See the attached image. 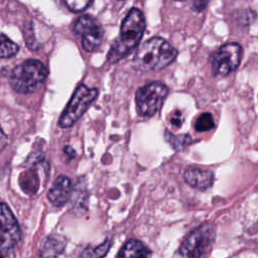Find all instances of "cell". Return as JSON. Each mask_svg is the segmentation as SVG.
Returning a JSON list of instances; mask_svg holds the SVG:
<instances>
[{
  "label": "cell",
  "instance_id": "cell-7",
  "mask_svg": "<svg viewBox=\"0 0 258 258\" xmlns=\"http://www.w3.org/2000/svg\"><path fill=\"white\" fill-rule=\"evenodd\" d=\"M242 47L237 42H229L222 45L211 55L213 74L216 77L228 76L240 64Z\"/></svg>",
  "mask_w": 258,
  "mask_h": 258
},
{
  "label": "cell",
  "instance_id": "cell-12",
  "mask_svg": "<svg viewBox=\"0 0 258 258\" xmlns=\"http://www.w3.org/2000/svg\"><path fill=\"white\" fill-rule=\"evenodd\" d=\"M152 255L151 250L136 239H130L118 252L116 258H150Z\"/></svg>",
  "mask_w": 258,
  "mask_h": 258
},
{
  "label": "cell",
  "instance_id": "cell-3",
  "mask_svg": "<svg viewBox=\"0 0 258 258\" xmlns=\"http://www.w3.org/2000/svg\"><path fill=\"white\" fill-rule=\"evenodd\" d=\"M47 69L37 59H27L16 66L9 77L11 88L21 94L32 93L44 82Z\"/></svg>",
  "mask_w": 258,
  "mask_h": 258
},
{
  "label": "cell",
  "instance_id": "cell-9",
  "mask_svg": "<svg viewBox=\"0 0 258 258\" xmlns=\"http://www.w3.org/2000/svg\"><path fill=\"white\" fill-rule=\"evenodd\" d=\"M20 238L21 232L16 218L6 204L0 203V253L13 250Z\"/></svg>",
  "mask_w": 258,
  "mask_h": 258
},
{
  "label": "cell",
  "instance_id": "cell-23",
  "mask_svg": "<svg viewBox=\"0 0 258 258\" xmlns=\"http://www.w3.org/2000/svg\"><path fill=\"white\" fill-rule=\"evenodd\" d=\"M0 258H3V254L2 253H0Z\"/></svg>",
  "mask_w": 258,
  "mask_h": 258
},
{
  "label": "cell",
  "instance_id": "cell-17",
  "mask_svg": "<svg viewBox=\"0 0 258 258\" xmlns=\"http://www.w3.org/2000/svg\"><path fill=\"white\" fill-rule=\"evenodd\" d=\"M215 127L213 115L211 113H203L198 117L195 123V129L198 132H206Z\"/></svg>",
  "mask_w": 258,
  "mask_h": 258
},
{
  "label": "cell",
  "instance_id": "cell-1",
  "mask_svg": "<svg viewBox=\"0 0 258 258\" xmlns=\"http://www.w3.org/2000/svg\"><path fill=\"white\" fill-rule=\"evenodd\" d=\"M145 31V19L143 13L132 8L122 21L119 37L112 44L108 60L116 62L128 55L140 42Z\"/></svg>",
  "mask_w": 258,
  "mask_h": 258
},
{
  "label": "cell",
  "instance_id": "cell-13",
  "mask_svg": "<svg viewBox=\"0 0 258 258\" xmlns=\"http://www.w3.org/2000/svg\"><path fill=\"white\" fill-rule=\"evenodd\" d=\"M66 247V240L58 235L46 237L40 248L39 258H57Z\"/></svg>",
  "mask_w": 258,
  "mask_h": 258
},
{
  "label": "cell",
  "instance_id": "cell-8",
  "mask_svg": "<svg viewBox=\"0 0 258 258\" xmlns=\"http://www.w3.org/2000/svg\"><path fill=\"white\" fill-rule=\"evenodd\" d=\"M73 30L81 38L83 48L88 52H92L100 46L104 35L102 25L91 15L79 17L74 24Z\"/></svg>",
  "mask_w": 258,
  "mask_h": 258
},
{
  "label": "cell",
  "instance_id": "cell-16",
  "mask_svg": "<svg viewBox=\"0 0 258 258\" xmlns=\"http://www.w3.org/2000/svg\"><path fill=\"white\" fill-rule=\"evenodd\" d=\"M165 140L173 147L174 150L178 151L187 146L191 142V138L187 134H182V135H174L167 130L165 131Z\"/></svg>",
  "mask_w": 258,
  "mask_h": 258
},
{
  "label": "cell",
  "instance_id": "cell-11",
  "mask_svg": "<svg viewBox=\"0 0 258 258\" xmlns=\"http://www.w3.org/2000/svg\"><path fill=\"white\" fill-rule=\"evenodd\" d=\"M183 178L191 187L205 190L212 186L214 182V172L209 169L188 167L183 173Z\"/></svg>",
  "mask_w": 258,
  "mask_h": 258
},
{
  "label": "cell",
  "instance_id": "cell-5",
  "mask_svg": "<svg viewBox=\"0 0 258 258\" xmlns=\"http://www.w3.org/2000/svg\"><path fill=\"white\" fill-rule=\"evenodd\" d=\"M97 96V89H91L85 85H79L60 115L58 120L59 127L69 128L73 126L85 114Z\"/></svg>",
  "mask_w": 258,
  "mask_h": 258
},
{
  "label": "cell",
  "instance_id": "cell-22",
  "mask_svg": "<svg viewBox=\"0 0 258 258\" xmlns=\"http://www.w3.org/2000/svg\"><path fill=\"white\" fill-rule=\"evenodd\" d=\"M63 152L68 155V157H70V158H74L75 156H76V151L74 150V148H72L71 146H66L64 148H63Z\"/></svg>",
  "mask_w": 258,
  "mask_h": 258
},
{
  "label": "cell",
  "instance_id": "cell-24",
  "mask_svg": "<svg viewBox=\"0 0 258 258\" xmlns=\"http://www.w3.org/2000/svg\"><path fill=\"white\" fill-rule=\"evenodd\" d=\"M178 1H181V0H178Z\"/></svg>",
  "mask_w": 258,
  "mask_h": 258
},
{
  "label": "cell",
  "instance_id": "cell-2",
  "mask_svg": "<svg viewBox=\"0 0 258 258\" xmlns=\"http://www.w3.org/2000/svg\"><path fill=\"white\" fill-rule=\"evenodd\" d=\"M176 55L177 50L169 42L161 37H152L138 47L133 66L139 72L161 70L171 63Z\"/></svg>",
  "mask_w": 258,
  "mask_h": 258
},
{
  "label": "cell",
  "instance_id": "cell-14",
  "mask_svg": "<svg viewBox=\"0 0 258 258\" xmlns=\"http://www.w3.org/2000/svg\"><path fill=\"white\" fill-rule=\"evenodd\" d=\"M19 50L18 45L8 38L5 34L0 33V57L7 58L14 56Z\"/></svg>",
  "mask_w": 258,
  "mask_h": 258
},
{
  "label": "cell",
  "instance_id": "cell-15",
  "mask_svg": "<svg viewBox=\"0 0 258 258\" xmlns=\"http://www.w3.org/2000/svg\"><path fill=\"white\" fill-rule=\"evenodd\" d=\"M111 241L107 240L104 241L102 244L96 247H87L83 253H82V258H103L109 251L111 247Z\"/></svg>",
  "mask_w": 258,
  "mask_h": 258
},
{
  "label": "cell",
  "instance_id": "cell-4",
  "mask_svg": "<svg viewBox=\"0 0 258 258\" xmlns=\"http://www.w3.org/2000/svg\"><path fill=\"white\" fill-rule=\"evenodd\" d=\"M215 240V229L207 223L196 228L183 240L173 258H202Z\"/></svg>",
  "mask_w": 258,
  "mask_h": 258
},
{
  "label": "cell",
  "instance_id": "cell-10",
  "mask_svg": "<svg viewBox=\"0 0 258 258\" xmlns=\"http://www.w3.org/2000/svg\"><path fill=\"white\" fill-rule=\"evenodd\" d=\"M72 192L73 184L71 179L66 175H59L52 182L47 194V199L51 205L61 207L70 200Z\"/></svg>",
  "mask_w": 258,
  "mask_h": 258
},
{
  "label": "cell",
  "instance_id": "cell-18",
  "mask_svg": "<svg viewBox=\"0 0 258 258\" xmlns=\"http://www.w3.org/2000/svg\"><path fill=\"white\" fill-rule=\"evenodd\" d=\"M92 0H64L67 7L73 12H82L88 8Z\"/></svg>",
  "mask_w": 258,
  "mask_h": 258
},
{
  "label": "cell",
  "instance_id": "cell-19",
  "mask_svg": "<svg viewBox=\"0 0 258 258\" xmlns=\"http://www.w3.org/2000/svg\"><path fill=\"white\" fill-rule=\"evenodd\" d=\"M210 0H190V8L196 12L203 11Z\"/></svg>",
  "mask_w": 258,
  "mask_h": 258
},
{
  "label": "cell",
  "instance_id": "cell-20",
  "mask_svg": "<svg viewBox=\"0 0 258 258\" xmlns=\"http://www.w3.org/2000/svg\"><path fill=\"white\" fill-rule=\"evenodd\" d=\"M7 144H8L7 135L4 133V131H3L2 128L0 127V152L6 147Z\"/></svg>",
  "mask_w": 258,
  "mask_h": 258
},
{
  "label": "cell",
  "instance_id": "cell-6",
  "mask_svg": "<svg viewBox=\"0 0 258 258\" xmlns=\"http://www.w3.org/2000/svg\"><path fill=\"white\" fill-rule=\"evenodd\" d=\"M168 94L167 87L161 82H152L140 87L135 95L137 112L142 117H152L163 104Z\"/></svg>",
  "mask_w": 258,
  "mask_h": 258
},
{
  "label": "cell",
  "instance_id": "cell-21",
  "mask_svg": "<svg viewBox=\"0 0 258 258\" xmlns=\"http://www.w3.org/2000/svg\"><path fill=\"white\" fill-rule=\"evenodd\" d=\"M171 123H172L173 126H175L177 128H179L181 126V124H182V117L180 115V112L177 111L175 113V115L171 118Z\"/></svg>",
  "mask_w": 258,
  "mask_h": 258
}]
</instances>
